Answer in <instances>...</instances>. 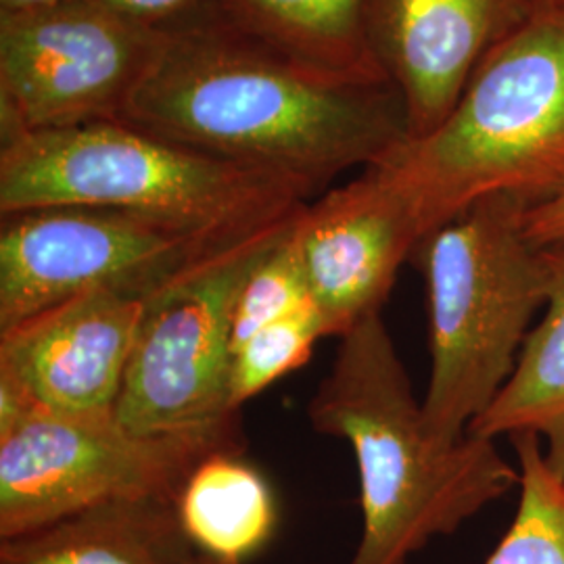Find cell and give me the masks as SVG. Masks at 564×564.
Instances as JSON below:
<instances>
[{
	"mask_svg": "<svg viewBox=\"0 0 564 564\" xmlns=\"http://www.w3.org/2000/svg\"><path fill=\"white\" fill-rule=\"evenodd\" d=\"M295 218L242 284L232 324L235 351L263 326L281 321L307 303H314L295 241Z\"/></svg>",
	"mask_w": 564,
	"mask_h": 564,
	"instance_id": "obj_19",
	"label": "cell"
},
{
	"mask_svg": "<svg viewBox=\"0 0 564 564\" xmlns=\"http://www.w3.org/2000/svg\"><path fill=\"white\" fill-rule=\"evenodd\" d=\"M197 554L176 500L95 506L0 542V564H186Z\"/></svg>",
	"mask_w": 564,
	"mask_h": 564,
	"instance_id": "obj_13",
	"label": "cell"
},
{
	"mask_svg": "<svg viewBox=\"0 0 564 564\" xmlns=\"http://www.w3.org/2000/svg\"><path fill=\"white\" fill-rule=\"evenodd\" d=\"M554 4H556V7H561V9H563V11H564V0H556V2H554Z\"/></svg>",
	"mask_w": 564,
	"mask_h": 564,
	"instance_id": "obj_25",
	"label": "cell"
},
{
	"mask_svg": "<svg viewBox=\"0 0 564 564\" xmlns=\"http://www.w3.org/2000/svg\"><path fill=\"white\" fill-rule=\"evenodd\" d=\"M101 2L134 20L160 25L163 21L172 20L182 11L191 9L199 0H101Z\"/></svg>",
	"mask_w": 564,
	"mask_h": 564,
	"instance_id": "obj_21",
	"label": "cell"
},
{
	"mask_svg": "<svg viewBox=\"0 0 564 564\" xmlns=\"http://www.w3.org/2000/svg\"><path fill=\"white\" fill-rule=\"evenodd\" d=\"M544 321L521 349L514 375L500 395L466 433L496 440L500 435L538 433L547 442V458L564 473V241L545 245Z\"/></svg>",
	"mask_w": 564,
	"mask_h": 564,
	"instance_id": "obj_15",
	"label": "cell"
},
{
	"mask_svg": "<svg viewBox=\"0 0 564 564\" xmlns=\"http://www.w3.org/2000/svg\"><path fill=\"white\" fill-rule=\"evenodd\" d=\"M412 199L424 235L491 195L542 202L564 184V11L540 7L475 69L429 137L377 163ZM424 237V239H426Z\"/></svg>",
	"mask_w": 564,
	"mask_h": 564,
	"instance_id": "obj_4",
	"label": "cell"
},
{
	"mask_svg": "<svg viewBox=\"0 0 564 564\" xmlns=\"http://www.w3.org/2000/svg\"><path fill=\"white\" fill-rule=\"evenodd\" d=\"M186 564H224V563H218V561H214V558H209V556H205V554H199V552H197V554H195V556H193V558H191V561H188V563Z\"/></svg>",
	"mask_w": 564,
	"mask_h": 564,
	"instance_id": "obj_23",
	"label": "cell"
},
{
	"mask_svg": "<svg viewBox=\"0 0 564 564\" xmlns=\"http://www.w3.org/2000/svg\"><path fill=\"white\" fill-rule=\"evenodd\" d=\"M160 42L101 0L0 11V142L118 120Z\"/></svg>",
	"mask_w": 564,
	"mask_h": 564,
	"instance_id": "obj_8",
	"label": "cell"
},
{
	"mask_svg": "<svg viewBox=\"0 0 564 564\" xmlns=\"http://www.w3.org/2000/svg\"><path fill=\"white\" fill-rule=\"evenodd\" d=\"M293 230L328 337L381 314L402 263L426 237L412 199L377 165L305 203Z\"/></svg>",
	"mask_w": 564,
	"mask_h": 564,
	"instance_id": "obj_10",
	"label": "cell"
},
{
	"mask_svg": "<svg viewBox=\"0 0 564 564\" xmlns=\"http://www.w3.org/2000/svg\"><path fill=\"white\" fill-rule=\"evenodd\" d=\"M160 25V48L116 121L303 182L314 193L408 141L393 84L312 74L202 2Z\"/></svg>",
	"mask_w": 564,
	"mask_h": 564,
	"instance_id": "obj_1",
	"label": "cell"
},
{
	"mask_svg": "<svg viewBox=\"0 0 564 564\" xmlns=\"http://www.w3.org/2000/svg\"><path fill=\"white\" fill-rule=\"evenodd\" d=\"M312 195L303 182L121 121L0 142V216L55 205L102 207L232 242L291 218Z\"/></svg>",
	"mask_w": 564,
	"mask_h": 564,
	"instance_id": "obj_3",
	"label": "cell"
},
{
	"mask_svg": "<svg viewBox=\"0 0 564 564\" xmlns=\"http://www.w3.org/2000/svg\"><path fill=\"white\" fill-rule=\"evenodd\" d=\"M307 421L351 445L358 464L362 533L347 564H408L521 484L496 440L445 444L431 433L381 314L339 337Z\"/></svg>",
	"mask_w": 564,
	"mask_h": 564,
	"instance_id": "obj_2",
	"label": "cell"
},
{
	"mask_svg": "<svg viewBox=\"0 0 564 564\" xmlns=\"http://www.w3.org/2000/svg\"><path fill=\"white\" fill-rule=\"evenodd\" d=\"M48 2H57V0H0V11H18V9L39 7Z\"/></svg>",
	"mask_w": 564,
	"mask_h": 564,
	"instance_id": "obj_22",
	"label": "cell"
},
{
	"mask_svg": "<svg viewBox=\"0 0 564 564\" xmlns=\"http://www.w3.org/2000/svg\"><path fill=\"white\" fill-rule=\"evenodd\" d=\"M242 452L241 421L137 433L116 414L32 410L0 435V542L120 500H178L199 464Z\"/></svg>",
	"mask_w": 564,
	"mask_h": 564,
	"instance_id": "obj_6",
	"label": "cell"
},
{
	"mask_svg": "<svg viewBox=\"0 0 564 564\" xmlns=\"http://www.w3.org/2000/svg\"><path fill=\"white\" fill-rule=\"evenodd\" d=\"M176 510L195 550L224 564L245 563L276 529L272 489L242 452L205 458L182 487Z\"/></svg>",
	"mask_w": 564,
	"mask_h": 564,
	"instance_id": "obj_16",
	"label": "cell"
},
{
	"mask_svg": "<svg viewBox=\"0 0 564 564\" xmlns=\"http://www.w3.org/2000/svg\"><path fill=\"white\" fill-rule=\"evenodd\" d=\"M224 245L102 207L55 205L0 216V333L93 291L151 297Z\"/></svg>",
	"mask_w": 564,
	"mask_h": 564,
	"instance_id": "obj_9",
	"label": "cell"
},
{
	"mask_svg": "<svg viewBox=\"0 0 564 564\" xmlns=\"http://www.w3.org/2000/svg\"><path fill=\"white\" fill-rule=\"evenodd\" d=\"M214 15L330 80L391 84L366 32L364 0H199Z\"/></svg>",
	"mask_w": 564,
	"mask_h": 564,
	"instance_id": "obj_14",
	"label": "cell"
},
{
	"mask_svg": "<svg viewBox=\"0 0 564 564\" xmlns=\"http://www.w3.org/2000/svg\"><path fill=\"white\" fill-rule=\"evenodd\" d=\"M147 295L93 291L0 333V377L34 408L113 414L147 316Z\"/></svg>",
	"mask_w": 564,
	"mask_h": 564,
	"instance_id": "obj_12",
	"label": "cell"
},
{
	"mask_svg": "<svg viewBox=\"0 0 564 564\" xmlns=\"http://www.w3.org/2000/svg\"><path fill=\"white\" fill-rule=\"evenodd\" d=\"M295 214L205 253L149 297L113 412L126 429L193 433L241 421L230 405L235 310L242 284Z\"/></svg>",
	"mask_w": 564,
	"mask_h": 564,
	"instance_id": "obj_7",
	"label": "cell"
},
{
	"mask_svg": "<svg viewBox=\"0 0 564 564\" xmlns=\"http://www.w3.org/2000/svg\"><path fill=\"white\" fill-rule=\"evenodd\" d=\"M510 440L519 454V510L485 564H564V473L550 463L542 435Z\"/></svg>",
	"mask_w": 564,
	"mask_h": 564,
	"instance_id": "obj_17",
	"label": "cell"
},
{
	"mask_svg": "<svg viewBox=\"0 0 564 564\" xmlns=\"http://www.w3.org/2000/svg\"><path fill=\"white\" fill-rule=\"evenodd\" d=\"M540 7L535 0H364L368 41L402 97L408 141L447 120L485 55Z\"/></svg>",
	"mask_w": 564,
	"mask_h": 564,
	"instance_id": "obj_11",
	"label": "cell"
},
{
	"mask_svg": "<svg viewBox=\"0 0 564 564\" xmlns=\"http://www.w3.org/2000/svg\"><path fill=\"white\" fill-rule=\"evenodd\" d=\"M519 195H491L433 230L414 256L429 302L431 379L423 410L445 444L500 395L545 303L542 249L524 235Z\"/></svg>",
	"mask_w": 564,
	"mask_h": 564,
	"instance_id": "obj_5",
	"label": "cell"
},
{
	"mask_svg": "<svg viewBox=\"0 0 564 564\" xmlns=\"http://www.w3.org/2000/svg\"><path fill=\"white\" fill-rule=\"evenodd\" d=\"M328 337L323 314L314 303L263 326L237 347L230 368V405H242L284 375L310 362L316 343Z\"/></svg>",
	"mask_w": 564,
	"mask_h": 564,
	"instance_id": "obj_18",
	"label": "cell"
},
{
	"mask_svg": "<svg viewBox=\"0 0 564 564\" xmlns=\"http://www.w3.org/2000/svg\"><path fill=\"white\" fill-rule=\"evenodd\" d=\"M524 235L535 247L564 241V184L524 212Z\"/></svg>",
	"mask_w": 564,
	"mask_h": 564,
	"instance_id": "obj_20",
	"label": "cell"
},
{
	"mask_svg": "<svg viewBox=\"0 0 564 564\" xmlns=\"http://www.w3.org/2000/svg\"><path fill=\"white\" fill-rule=\"evenodd\" d=\"M535 2H538V4H542V7H545V4H554L556 0H535Z\"/></svg>",
	"mask_w": 564,
	"mask_h": 564,
	"instance_id": "obj_24",
	"label": "cell"
}]
</instances>
